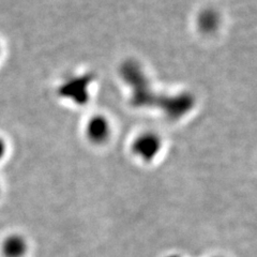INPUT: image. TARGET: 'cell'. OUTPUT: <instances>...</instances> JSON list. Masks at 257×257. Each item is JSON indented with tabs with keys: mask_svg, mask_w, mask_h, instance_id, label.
Wrapping results in <instances>:
<instances>
[{
	"mask_svg": "<svg viewBox=\"0 0 257 257\" xmlns=\"http://www.w3.org/2000/svg\"><path fill=\"white\" fill-rule=\"evenodd\" d=\"M164 140L157 131L145 130L136 134L131 141V154L143 162H151L163 150Z\"/></svg>",
	"mask_w": 257,
	"mask_h": 257,
	"instance_id": "2",
	"label": "cell"
},
{
	"mask_svg": "<svg viewBox=\"0 0 257 257\" xmlns=\"http://www.w3.org/2000/svg\"><path fill=\"white\" fill-rule=\"evenodd\" d=\"M4 254L7 257H22L26 253V242L20 236H11L3 245Z\"/></svg>",
	"mask_w": 257,
	"mask_h": 257,
	"instance_id": "4",
	"label": "cell"
},
{
	"mask_svg": "<svg viewBox=\"0 0 257 257\" xmlns=\"http://www.w3.org/2000/svg\"><path fill=\"white\" fill-rule=\"evenodd\" d=\"M221 23L220 13L211 8L202 10L197 15V27L204 35L215 34L221 28Z\"/></svg>",
	"mask_w": 257,
	"mask_h": 257,
	"instance_id": "3",
	"label": "cell"
},
{
	"mask_svg": "<svg viewBox=\"0 0 257 257\" xmlns=\"http://www.w3.org/2000/svg\"><path fill=\"white\" fill-rule=\"evenodd\" d=\"M7 152V144L6 142L0 138V160H2Z\"/></svg>",
	"mask_w": 257,
	"mask_h": 257,
	"instance_id": "5",
	"label": "cell"
},
{
	"mask_svg": "<svg viewBox=\"0 0 257 257\" xmlns=\"http://www.w3.org/2000/svg\"><path fill=\"white\" fill-rule=\"evenodd\" d=\"M0 54H2V44H0Z\"/></svg>",
	"mask_w": 257,
	"mask_h": 257,
	"instance_id": "6",
	"label": "cell"
},
{
	"mask_svg": "<svg viewBox=\"0 0 257 257\" xmlns=\"http://www.w3.org/2000/svg\"><path fill=\"white\" fill-rule=\"evenodd\" d=\"M83 135L91 146H106L114 136V123L106 114L94 112L85 120Z\"/></svg>",
	"mask_w": 257,
	"mask_h": 257,
	"instance_id": "1",
	"label": "cell"
}]
</instances>
